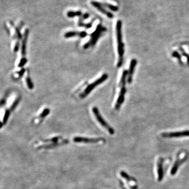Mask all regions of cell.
<instances>
[{
  "mask_svg": "<svg viewBox=\"0 0 189 189\" xmlns=\"http://www.w3.org/2000/svg\"><path fill=\"white\" fill-rule=\"evenodd\" d=\"M122 22L120 20H118L116 24V36L117 40L118 53V61L117 67H120L123 65L124 55V44L123 43V35H122Z\"/></svg>",
  "mask_w": 189,
  "mask_h": 189,
  "instance_id": "cell-1",
  "label": "cell"
},
{
  "mask_svg": "<svg viewBox=\"0 0 189 189\" xmlns=\"http://www.w3.org/2000/svg\"><path fill=\"white\" fill-rule=\"evenodd\" d=\"M128 72L127 71H125L123 72L121 79L120 80V85L121 88H120V92L118 96L117 102L115 104V109L116 110H119L120 109L121 105L123 104V102L125 100V95L126 92V77L128 75Z\"/></svg>",
  "mask_w": 189,
  "mask_h": 189,
  "instance_id": "cell-2",
  "label": "cell"
},
{
  "mask_svg": "<svg viewBox=\"0 0 189 189\" xmlns=\"http://www.w3.org/2000/svg\"><path fill=\"white\" fill-rule=\"evenodd\" d=\"M108 77L107 74H104L102 76L96 79L94 81L88 85L87 87L85 88L84 90L79 94V96L81 98H84L87 97L90 92L94 90L96 87L98 86L99 85L102 84V83L106 81Z\"/></svg>",
  "mask_w": 189,
  "mask_h": 189,
  "instance_id": "cell-3",
  "label": "cell"
},
{
  "mask_svg": "<svg viewBox=\"0 0 189 189\" xmlns=\"http://www.w3.org/2000/svg\"><path fill=\"white\" fill-rule=\"evenodd\" d=\"M28 34H29V30L28 28H26L24 31L22 42V45H21L22 57H21L20 61L19 62L18 65V66L20 68H23V67L26 64V62H27L26 54V45H27Z\"/></svg>",
  "mask_w": 189,
  "mask_h": 189,
  "instance_id": "cell-4",
  "label": "cell"
},
{
  "mask_svg": "<svg viewBox=\"0 0 189 189\" xmlns=\"http://www.w3.org/2000/svg\"><path fill=\"white\" fill-rule=\"evenodd\" d=\"M106 31V29L105 28L103 27L102 25V24H99L97 26L96 30L91 34V37L90 41H88L86 44H85L84 49H88L90 47L94 45V44L96 43L97 40L100 36L101 34Z\"/></svg>",
  "mask_w": 189,
  "mask_h": 189,
  "instance_id": "cell-5",
  "label": "cell"
},
{
  "mask_svg": "<svg viewBox=\"0 0 189 189\" xmlns=\"http://www.w3.org/2000/svg\"><path fill=\"white\" fill-rule=\"evenodd\" d=\"M92 111L93 114H94V117L96 118V119L98 121V123H99L100 125H102V127L106 129L108 131V133H110L111 135L114 134V133H115L114 130L104 120V119L102 117V116L100 115L98 108L96 107H94L92 108Z\"/></svg>",
  "mask_w": 189,
  "mask_h": 189,
  "instance_id": "cell-6",
  "label": "cell"
},
{
  "mask_svg": "<svg viewBox=\"0 0 189 189\" xmlns=\"http://www.w3.org/2000/svg\"><path fill=\"white\" fill-rule=\"evenodd\" d=\"M90 3L94 8H96L101 13H102V14L106 15L108 18H113V16H114V15H113V14L110 13L109 12H108L107 10H106L105 8H104V6H102V4H101V3L98 2L97 1H91Z\"/></svg>",
  "mask_w": 189,
  "mask_h": 189,
  "instance_id": "cell-7",
  "label": "cell"
},
{
  "mask_svg": "<svg viewBox=\"0 0 189 189\" xmlns=\"http://www.w3.org/2000/svg\"><path fill=\"white\" fill-rule=\"evenodd\" d=\"M162 136L166 138H176V137H182L189 136V131H183L179 132L173 133H164L162 134Z\"/></svg>",
  "mask_w": 189,
  "mask_h": 189,
  "instance_id": "cell-8",
  "label": "cell"
},
{
  "mask_svg": "<svg viewBox=\"0 0 189 189\" xmlns=\"http://www.w3.org/2000/svg\"><path fill=\"white\" fill-rule=\"evenodd\" d=\"M87 35V33L85 31H69L66 32L64 34V37L66 38H69L71 37H73L75 36H78L81 38L85 37Z\"/></svg>",
  "mask_w": 189,
  "mask_h": 189,
  "instance_id": "cell-9",
  "label": "cell"
},
{
  "mask_svg": "<svg viewBox=\"0 0 189 189\" xmlns=\"http://www.w3.org/2000/svg\"><path fill=\"white\" fill-rule=\"evenodd\" d=\"M101 140L100 139L96 138H88L84 137H75L74 141L75 142H84V143H97V142Z\"/></svg>",
  "mask_w": 189,
  "mask_h": 189,
  "instance_id": "cell-10",
  "label": "cell"
},
{
  "mask_svg": "<svg viewBox=\"0 0 189 189\" xmlns=\"http://www.w3.org/2000/svg\"><path fill=\"white\" fill-rule=\"evenodd\" d=\"M137 63V61L135 59H133L131 61L130 69H129V74H128V82L129 83H131L132 82L133 74V73L135 71V69Z\"/></svg>",
  "mask_w": 189,
  "mask_h": 189,
  "instance_id": "cell-11",
  "label": "cell"
},
{
  "mask_svg": "<svg viewBox=\"0 0 189 189\" xmlns=\"http://www.w3.org/2000/svg\"><path fill=\"white\" fill-rule=\"evenodd\" d=\"M158 181H161L164 177V170L162 168V161L160 160L158 164Z\"/></svg>",
  "mask_w": 189,
  "mask_h": 189,
  "instance_id": "cell-12",
  "label": "cell"
},
{
  "mask_svg": "<svg viewBox=\"0 0 189 189\" xmlns=\"http://www.w3.org/2000/svg\"><path fill=\"white\" fill-rule=\"evenodd\" d=\"M82 12L80 11H69L67 13V16L69 18H73L76 16H79L80 17L82 16Z\"/></svg>",
  "mask_w": 189,
  "mask_h": 189,
  "instance_id": "cell-13",
  "label": "cell"
},
{
  "mask_svg": "<svg viewBox=\"0 0 189 189\" xmlns=\"http://www.w3.org/2000/svg\"><path fill=\"white\" fill-rule=\"evenodd\" d=\"M101 4H102V6H105V8H108L109 9H110L111 10L114 11V12H116L118 10V8L115 5H113L112 4H108V3H101Z\"/></svg>",
  "mask_w": 189,
  "mask_h": 189,
  "instance_id": "cell-14",
  "label": "cell"
},
{
  "mask_svg": "<svg viewBox=\"0 0 189 189\" xmlns=\"http://www.w3.org/2000/svg\"><path fill=\"white\" fill-rule=\"evenodd\" d=\"M92 22H90V23H87V24H85V23L83 22V20L79 18L78 20V25L80 26V27H84L85 28H92Z\"/></svg>",
  "mask_w": 189,
  "mask_h": 189,
  "instance_id": "cell-15",
  "label": "cell"
},
{
  "mask_svg": "<svg viewBox=\"0 0 189 189\" xmlns=\"http://www.w3.org/2000/svg\"><path fill=\"white\" fill-rule=\"evenodd\" d=\"M20 97H18L16 99L14 102H13V104H12V105L10 107L9 109H8V110L10 111L11 112V111H13V110H14L16 109V108L17 107V106L18 105V103L20 102Z\"/></svg>",
  "mask_w": 189,
  "mask_h": 189,
  "instance_id": "cell-16",
  "label": "cell"
},
{
  "mask_svg": "<svg viewBox=\"0 0 189 189\" xmlns=\"http://www.w3.org/2000/svg\"><path fill=\"white\" fill-rule=\"evenodd\" d=\"M26 83L27 85V86L28 87L29 90H32L33 89L34 85L33 83L31 80V78L29 75H28L26 78Z\"/></svg>",
  "mask_w": 189,
  "mask_h": 189,
  "instance_id": "cell-17",
  "label": "cell"
},
{
  "mask_svg": "<svg viewBox=\"0 0 189 189\" xmlns=\"http://www.w3.org/2000/svg\"><path fill=\"white\" fill-rule=\"evenodd\" d=\"M179 161L177 160V161L174 163V164L173 166L172 167V168L171 169V175H174L176 173L177 170L178 169L179 166Z\"/></svg>",
  "mask_w": 189,
  "mask_h": 189,
  "instance_id": "cell-18",
  "label": "cell"
},
{
  "mask_svg": "<svg viewBox=\"0 0 189 189\" xmlns=\"http://www.w3.org/2000/svg\"><path fill=\"white\" fill-rule=\"evenodd\" d=\"M50 113V110L49 109V108H45L44 109L43 111L41 113V114L39 116V118H41V119H43L44 118L46 117L47 115H49V114Z\"/></svg>",
  "mask_w": 189,
  "mask_h": 189,
  "instance_id": "cell-19",
  "label": "cell"
},
{
  "mask_svg": "<svg viewBox=\"0 0 189 189\" xmlns=\"http://www.w3.org/2000/svg\"><path fill=\"white\" fill-rule=\"evenodd\" d=\"M120 174H121V176H123V178H125V179H126V180H130V177H129V176H128V174L126 173H125V172L121 171V172H120Z\"/></svg>",
  "mask_w": 189,
  "mask_h": 189,
  "instance_id": "cell-20",
  "label": "cell"
},
{
  "mask_svg": "<svg viewBox=\"0 0 189 189\" xmlns=\"http://www.w3.org/2000/svg\"><path fill=\"white\" fill-rule=\"evenodd\" d=\"M90 17V14L88 13H85L84 14H83L80 17H79V18H80L82 20H84Z\"/></svg>",
  "mask_w": 189,
  "mask_h": 189,
  "instance_id": "cell-21",
  "label": "cell"
}]
</instances>
